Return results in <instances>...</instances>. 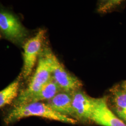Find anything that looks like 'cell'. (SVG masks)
Here are the masks:
<instances>
[{"mask_svg":"<svg viewBox=\"0 0 126 126\" xmlns=\"http://www.w3.org/2000/svg\"><path fill=\"white\" fill-rule=\"evenodd\" d=\"M72 93L61 91L53 98L47 101L46 103L59 113L75 118L72 108Z\"/></svg>","mask_w":126,"mask_h":126,"instance_id":"obj_8","label":"cell"},{"mask_svg":"<svg viewBox=\"0 0 126 126\" xmlns=\"http://www.w3.org/2000/svg\"><path fill=\"white\" fill-rule=\"evenodd\" d=\"M91 121L102 126H126V124L109 107L108 98H96Z\"/></svg>","mask_w":126,"mask_h":126,"instance_id":"obj_6","label":"cell"},{"mask_svg":"<svg viewBox=\"0 0 126 126\" xmlns=\"http://www.w3.org/2000/svg\"><path fill=\"white\" fill-rule=\"evenodd\" d=\"M110 100L112 111L126 124V89L121 85L113 86L110 90Z\"/></svg>","mask_w":126,"mask_h":126,"instance_id":"obj_9","label":"cell"},{"mask_svg":"<svg viewBox=\"0 0 126 126\" xmlns=\"http://www.w3.org/2000/svg\"><path fill=\"white\" fill-rule=\"evenodd\" d=\"M61 91V90L59 86L52 78L40 90L29 97L23 105L42 102L44 100H47V101L53 98Z\"/></svg>","mask_w":126,"mask_h":126,"instance_id":"obj_10","label":"cell"},{"mask_svg":"<svg viewBox=\"0 0 126 126\" xmlns=\"http://www.w3.org/2000/svg\"><path fill=\"white\" fill-rule=\"evenodd\" d=\"M72 108L75 118L81 121H90L96 104L93 98L80 90L72 93Z\"/></svg>","mask_w":126,"mask_h":126,"instance_id":"obj_7","label":"cell"},{"mask_svg":"<svg viewBox=\"0 0 126 126\" xmlns=\"http://www.w3.org/2000/svg\"><path fill=\"white\" fill-rule=\"evenodd\" d=\"M121 86H122V87L126 89V81H124L121 84Z\"/></svg>","mask_w":126,"mask_h":126,"instance_id":"obj_13","label":"cell"},{"mask_svg":"<svg viewBox=\"0 0 126 126\" xmlns=\"http://www.w3.org/2000/svg\"><path fill=\"white\" fill-rule=\"evenodd\" d=\"M47 50L51 63L52 78L61 91L72 93L80 90L82 82L68 72L50 49L47 48Z\"/></svg>","mask_w":126,"mask_h":126,"instance_id":"obj_3","label":"cell"},{"mask_svg":"<svg viewBox=\"0 0 126 126\" xmlns=\"http://www.w3.org/2000/svg\"></svg>","mask_w":126,"mask_h":126,"instance_id":"obj_14","label":"cell"},{"mask_svg":"<svg viewBox=\"0 0 126 126\" xmlns=\"http://www.w3.org/2000/svg\"><path fill=\"white\" fill-rule=\"evenodd\" d=\"M121 0H108L102 1L99 3L97 11L100 13H106L115 9L122 3Z\"/></svg>","mask_w":126,"mask_h":126,"instance_id":"obj_12","label":"cell"},{"mask_svg":"<svg viewBox=\"0 0 126 126\" xmlns=\"http://www.w3.org/2000/svg\"><path fill=\"white\" fill-rule=\"evenodd\" d=\"M19 86L20 79L18 78L0 91V108L11 103L17 98Z\"/></svg>","mask_w":126,"mask_h":126,"instance_id":"obj_11","label":"cell"},{"mask_svg":"<svg viewBox=\"0 0 126 126\" xmlns=\"http://www.w3.org/2000/svg\"><path fill=\"white\" fill-rule=\"evenodd\" d=\"M45 35V30L41 29L34 36L27 40L23 46L22 75L24 79H27L31 74L37 59L39 58Z\"/></svg>","mask_w":126,"mask_h":126,"instance_id":"obj_4","label":"cell"},{"mask_svg":"<svg viewBox=\"0 0 126 126\" xmlns=\"http://www.w3.org/2000/svg\"><path fill=\"white\" fill-rule=\"evenodd\" d=\"M51 79V63L46 48L42 51L37 67L28 86L18 94L15 107L23 105L29 97L40 90Z\"/></svg>","mask_w":126,"mask_h":126,"instance_id":"obj_2","label":"cell"},{"mask_svg":"<svg viewBox=\"0 0 126 126\" xmlns=\"http://www.w3.org/2000/svg\"><path fill=\"white\" fill-rule=\"evenodd\" d=\"M37 116L51 120L74 124L76 120L56 112L47 103L38 102L14 107L5 117L4 122L10 124L27 117Z\"/></svg>","mask_w":126,"mask_h":126,"instance_id":"obj_1","label":"cell"},{"mask_svg":"<svg viewBox=\"0 0 126 126\" xmlns=\"http://www.w3.org/2000/svg\"><path fill=\"white\" fill-rule=\"evenodd\" d=\"M0 31L5 37L15 43H21L27 36V32L13 14L0 11Z\"/></svg>","mask_w":126,"mask_h":126,"instance_id":"obj_5","label":"cell"}]
</instances>
